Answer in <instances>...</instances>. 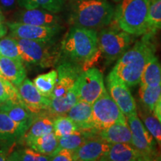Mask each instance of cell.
Wrapping results in <instances>:
<instances>
[{
  "mask_svg": "<svg viewBox=\"0 0 161 161\" xmlns=\"http://www.w3.org/2000/svg\"><path fill=\"white\" fill-rule=\"evenodd\" d=\"M60 51L63 60L78 64L83 71L90 69L102 57L98 47L97 31L72 25L62 41Z\"/></svg>",
  "mask_w": 161,
  "mask_h": 161,
  "instance_id": "obj_1",
  "label": "cell"
},
{
  "mask_svg": "<svg viewBox=\"0 0 161 161\" xmlns=\"http://www.w3.org/2000/svg\"><path fill=\"white\" fill-rule=\"evenodd\" d=\"M152 37L148 34L143 35L140 41L119 58L113 69L129 87L140 84L145 66L151 58L155 55L156 49L152 41Z\"/></svg>",
  "mask_w": 161,
  "mask_h": 161,
  "instance_id": "obj_2",
  "label": "cell"
},
{
  "mask_svg": "<svg viewBox=\"0 0 161 161\" xmlns=\"http://www.w3.org/2000/svg\"><path fill=\"white\" fill-rule=\"evenodd\" d=\"M69 23L72 25L90 29L105 27L111 23L114 8L106 0H75Z\"/></svg>",
  "mask_w": 161,
  "mask_h": 161,
  "instance_id": "obj_3",
  "label": "cell"
},
{
  "mask_svg": "<svg viewBox=\"0 0 161 161\" xmlns=\"http://www.w3.org/2000/svg\"><path fill=\"white\" fill-rule=\"evenodd\" d=\"M151 0H121L114 9L111 25L130 35L146 33Z\"/></svg>",
  "mask_w": 161,
  "mask_h": 161,
  "instance_id": "obj_4",
  "label": "cell"
},
{
  "mask_svg": "<svg viewBox=\"0 0 161 161\" xmlns=\"http://www.w3.org/2000/svg\"><path fill=\"white\" fill-rule=\"evenodd\" d=\"M24 65L51 67L57 64L60 52L53 47L54 42H40L16 38Z\"/></svg>",
  "mask_w": 161,
  "mask_h": 161,
  "instance_id": "obj_5",
  "label": "cell"
},
{
  "mask_svg": "<svg viewBox=\"0 0 161 161\" xmlns=\"http://www.w3.org/2000/svg\"><path fill=\"white\" fill-rule=\"evenodd\" d=\"M130 43V35L113 25L103 29L98 35V47L108 63L119 59Z\"/></svg>",
  "mask_w": 161,
  "mask_h": 161,
  "instance_id": "obj_6",
  "label": "cell"
},
{
  "mask_svg": "<svg viewBox=\"0 0 161 161\" xmlns=\"http://www.w3.org/2000/svg\"><path fill=\"white\" fill-rule=\"evenodd\" d=\"M94 125L98 132L115 123H127V119L105 88L92 104Z\"/></svg>",
  "mask_w": 161,
  "mask_h": 161,
  "instance_id": "obj_7",
  "label": "cell"
},
{
  "mask_svg": "<svg viewBox=\"0 0 161 161\" xmlns=\"http://www.w3.org/2000/svg\"><path fill=\"white\" fill-rule=\"evenodd\" d=\"M127 120L131 131L132 146L142 154L146 161L158 160L160 157L157 148L158 143L142 120L138 118L137 114L128 116Z\"/></svg>",
  "mask_w": 161,
  "mask_h": 161,
  "instance_id": "obj_8",
  "label": "cell"
},
{
  "mask_svg": "<svg viewBox=\"0 0 161 161\" xmlns=\"http://www.w3.org/2000/svg\"><path fill=\"white\" fill-rule=\"evenodd\" d=\"M75 85L79 100L91 104L105 89L102 72L96 67H91L82 72L76 80Z\"/></svg>",
  "mask_w": 161,
  "mask_h": 161,
  "instance_id": "obj_9",
  "label": "cell"
},
{
  "mask_svg": "<svg viewBox=\"0 0 161 161\" xmlns=\"http://www.w3.org/2000/svg\"><path fill=\"white\" fill-rule=\"evenodd\" d=\"M106 84L110 96L114 100L125 116L137 114V108L129 86L125 83L114 71L106 78Z\"/></svg>",
  "mask_w": 161,
  "mask_h": 161,
  "instance_id": "obj_10",
  "label": "cell"
},
{
  "mask_svg": "<svg viewBox=\"0 0 161 161\" xmlns=\"http://www.w3.org/2000/svg\"><path fill=\"white\" fill-rule=\"evenodd\" d=\"M9 36L19 39H28L40 42H54L59 35L60 26L47 27L29 25L19 22H7Z\"/></svg>",
  "mask_w": 161,
  "mask_h": 161,
  "instance_id": "obj_11",
  "label": "cell"
},
{
  "mask_svg": "<svg viewBox=\"0 0 161 161\" xmlns=\"http://www.w3.org/2000/svg\"><path fill=\"white\" fill-rule=\"evenodd\" d=\"M17 90L22 102L31 113L37 115L47 112L50 103L49 98L40 93L29 78H25L17 86Z\"/></svg>",
  "mask_w": 161,
  "mask_h": 161,
  "instance_id": "obj_12",
  "label": "cell"
},
{
  "mask_svg": "<svg viewBox=\"0 0 161 161\" xmlns=\"http://www.w3.org/2000/svg\"><path fill=\"white\" fill-rule=\"evenodd\" d=\"M57 72V83L49 98H58L65 95L72 88L83 70L81 66L77 64L68 60H62L58 66Z\"/></svg>",
  "mask_w": 161,
  "mask_h": 161,
  "instance_id": "obj_13",
  "label": "cell"
},
{
  "mask_svg": "<svg viewBox=\"0 0 161 161\" xmlns=\"http://www.w3.org/2000/svg\"><path fill=\"white\" fill-rule=\"evenodd\" d=\"M111 144L101 138L98 134L92 136L75 150L76 160H101L109 151Z\"/></svg>",
  "mask_w": 161,
  "mask_h": 161,
  "instance_id": "obj_14",
  "label": "cell"
},
{
  "mask_svg": "<svg viewBox=\"0 0 161 161\" xmlns=\"http://www.w3.org/2000/svg\"><path fill=\"white\" fill-rule=\"evenodd\" d=\"M15 22L39 26H60V19L55 14L43 8L25 9L16 15Z\"/></svg>",
  "mask_w": 161,
  "mask_h": 161,
  "instance_id": "obj_15",
  "label": "cell"
},
{
  "mask_svg": "<svg viewBox=\"0 0 161 161\" xmlns=\"http://www.w3.org/2000/svg\"><path fill=\"white\" fill-rule=\"evenodd\" d=\"M66 115L75 122L79 130L98 133L94 125L91 104L78 100Z\"/></svg>",
  "mask_w": 161,
  "mask_h": 161,
  "instance_id": "obj_16",
  "label": "cell"
},
{
  "mask_svg": "<svg viewBox=\"0 0 161 161\" xmlns=\"http://www.w3.org/2000/svg\"><path fill=\"white\" fill-rule=\"evenodd\" d=\"M29 128L27 125L18 123L7 114L0 112V142L11 145L21 140Z\"/></svg>",
  "mask_w": 161,
  "mask_h": 161,
  "instance_id": "obj_17",
  "label": "cell"
},
{
  "mask_svg": "<svg viewBox=\"0 0 161 161\" xmlns=\"http://www.w3.org/2000/svg\"><path fill=\"white\" fill-rule=\"evenodd\" d=\"M0 71L5 79L17 87L26 78L27 72L23 62L0 55Z\"/></svg>",
  "mask_w": 161,
  "mask_h": 161,
  "instance_id": "obj_18",
  "label": "cell"
},
{
  "mask_svg": "<svg viewBox=\"0 0 161 161\" xmlns=\"http://www.w3.org/2000/svg\"><path fill=\"white\" fill-rule=\"evenodd\" d=\"M102 161H144V158L130 143L112 144Z\"/></svg>",
  "mask_w": 161,
  "mask_h": 161,
  "instance_id": "obj_19",
  "label": "cell"
},
{
  "mask_svg": "<svg viewBox=\"0 0 161 161\" xmlns=\"http://www.w3.org/2000/svg\"><path fill=\"white\" fill-rule=\"evenodd\" d=\"M50 103L47 113L54 119L66 115L70 108L79 100L77 88L75 84L65 95L58 98H49Z\"/></svg>",
  "mask_w": 161,
  "mask_h": 161,
  "instance_id": "obj_20",
  "label": "cell"
},
{
  "mask_svg": "<svg viewBox=\"0 0 161 161\" xmlns=\"http://www.w3.org/2000/svg\"><path fill=\"white\" fill-rule=\"evenodd\" d=\"M53 123L54 118L47 112L37 114L22 140L27 143L33 139L52 132Z\"/></svg>",
  "mask_w": 161,
  "mask_h": 161,
  "instance_id": "obj_21",
  "label": "cell"
},
{
  "mask_svg": "<svg viewBox=\"0 0 161 161\" xmlns=\"http://www.w3.org/2000/svg\"><path fill=\"white\" fill-rule=\"evenodd\" d=\"M0 112L7 114L10 118L18 123L31 125L37 116L33 114L22 102H7L0 104Z\"/></svg>",
  "mask_w": 161,
  "mask_h": 161,
  "instance_id": "obj_22",
  "label": "cell"
},
{
  "mask_svg": "<svg viewBox=\"0 0 161 161\" xmlns=\"http://www.w3.org/2000/svg\"><path fill=\"white\" fill-rule=\"evenodd\" d=\"M101 138L110 144L130 143L131 131L127 123H115L98 133ZM131 144V143H130Z\"/></svg>",
  "mask_w": 161,
  "mask_h": 161,
  "instance_id": "obj_23",
  "label": "cell"
},
{
  "mask_svg": "<svg viewBox=\"0 0 161 161\" xmlns=\"http://www.w3.org/2000/svg\"><path fill=\"white\" fill-rule=\"evenodd\" d=\"M140 85H161V64L158 58L154 55L145 66L140 78Z\"/></svg>",
  "mask_w": 161,
  "mask_h": 161,
  "instance_id": "obj_24",
  "label": "cell"
},
{
  "mask_svg": "<svg viewBox=\"0 0 161 161\" xmlns=\"http://www.w3.org/2000/svg\"><path fill=\"white\" fill-rule=\"evenodd\" d=\"M25 144L28 147L40 154L50 156L58 148V138L55 136V133L52 131L45 135L33 139Z\"/></svg>",
  "mask_w": 161,
  "mask_h": 161,
  "instance_id": "obj_25",
  "label": "cell"
},
{
  "mask_svg": "<svg viewBox=\"0 0 161 161\" xmlns=\"http://www.w3.org/2000/svg\"><path fill=\"white\" fill-rule=\"evenodd\" d=\"M97 134L98 133L86 132L78 130L73 134L58 139V147L57 149L66 148V149L75 151L86 140Z\"/></svg>",
  "mask_w": 161,
  "mask_h": 161,
  "instance_id": "obj_26",
  "label": "cell"
},
{
  "mask_svg": "<svg viewBox=\"0 0 161 161\" xmlns=\"http://www.w3.org/2000/svg\"><path fill=\"white\" fill-rule=\"evenodd\" d=\"M18 5L25 9L40 8L57 14L63 9L64 0H18Z\"/></svg>",
  "mask_w": 161,
  "mask_h": 161,
  "instance_id": "obj_27",
  "label": "cell"
},
{
  "mask_svg": "<svg viewBox=\"0 0 161 161\" xmlns=\"http://www.w3.org/2000/svg\"><path fill=\"white\" fill-rule=\"evenodd\" d=\"M139 113L145 127L156 140L161 150V122L153 111L145 108V110H141Z\"/></svg>",
  "mask_w": 161,
  "mask_h": 161,
  "instance_id": "obj_28",
  "label": "cell"
},
{
  "mask_svg": "<svg viewBox=\"0 0 161 161\" xmlns=\"http://www.w3.org/2000/svg\"><path fill=\"white\" fill-rule=\"evenodd\" d=\"M58 80L57 70H52L47 73L42 74L36 77L33 80L37 89L46 97H50L55 88Z\"/></svg>",
  "mask_w": 161,
  "mask_h": 161,
  "instance_id": "obj_29",
  "label": "cell"
},
{
  "mask_svg": "<svg viewBox=\"0 0 161 161\" xmlns=\"http://www.w3.org/2000/svg\"><path fill=\"white\" fill-rule=\"evenodd\" d=\"M161 95V85L142 86L140 85L139 96L142 105L147 110L153 111L154 106Z\"/></svg>",
  "mask_w": 161,
  "mask_h": 161,
  "instance_id": "obj_30",
  "label": "cell"
},
{
  "mask_svg": "<svg viewBox=\"0 0 161 161\" xmlns=\"http://www.w3.org/2000/svg\"><path fill=\"white\" fill-rule=\"evenodd\" d=\"M161 29V0L151 2L146 34L154 36Z\"/></svg>",
  "mask_w": 161,
  "mask_h": 161,
  "instance_id": "obj_31",
  "label": "cell"
},
{
  "mask_svg": "<svg viewBox=\"0 0 161 161\" xmlns=\"http://www.w3.org/2000/svg\"><path fill=\"white\" fill-rule=\"evenodd\" d=\"M78 130L75 122L66 115L60 116L54 119L53 132L58 139L73 134Z\"/></svg>",
  "mask_w": 161,
  "mask_h": 161,
  "instance_id": "obj_32",
  "label": "cell"
},
{
  "mask_svg": "<svg viewBox=\"0 0 161 161\" xmlns=\"http://www.w3.org/2000/svg\"><path fill=\"white\" fill-rule=\"evenodd\" d=\"M7 160L9 161H47L49 156L44 155L36 152L31 148H23L11 153L8 155Z\"/></svg>",
  "mask_w": 161,
  "mask_h": 161,
  "instance_id": "obj_33",
  "label": "cell"
},
{
  "mask_svg": "<svg viewBox=\"0 0 161 161\" xmlns=\"http://www.w3.org/2000/svg\"><path fill=\"white\" fill-rule=\"evenodd\" d=\"M7 102H22V101L17 87L8 80L0 77V104Z\"/></svg>",
  "mask_w": 161,
  "mask_h": 161,
  "instance_id": "obj_34",
  "label": "cell"
},
{
  "mask_svg": "<svg viewBox=\"0 0 161 161\" xmlns=\"http://www.w3.org/2000/svg\"><path fill=\"white\" fill-rule=\"evenodd\" d=\"M0 55L23 61L20 57L19 46L17 40L11 36L4 37L0 39Z\"/></svg>",
  "mask_w": 161,
  "mask_h": 161,
  "instance_id": "obj_35",
  "label": "cell"
},
{
  "mask_svg": "<svg viewBox=\"0 0 161 161\" xmlns=\"http://www.w3.org/2000/svg\"><path fill=\"white\" fill-rule=\"evenodd\" d=\"M49 160L52 161H75L76 160L75 151L66 148L56 149L53 154L49 156Z\"/></svg>",
  "mask_w": 161,
  "mask_h": 161,
  "instance_id": "obj_36",
  "label": "cell"
},
{
  "mask_svg": "<svg viewBox=\"0 0 161 161\" xmlns=\"http://www.w3.org/2000/svg\"><path fill=\"white\" fill-rule=\"evenodd\" d=\"M8 31V28L7 25V22L5 20L3 10L0 8V39L5 37Z\"/></svg>",
  "mask_w": 161,
  "mask_h": 161,
  "instance_id": "obj_37",
  "label": "cell"
},
{
  "mask_svg": "<svg viewBox=\"0 0 161 161\" xmlns=\"http://www.w3.org/2000/svg\"><path fill=\"white\" fill-rule=\"evenodd\" d=\"M17 4L18 0H0V8L5 11L13 10Z\"/></svg>",
  "mask_w": 161,
  "mask_h": 161,
  "instance_id": "obj_38",
  "label": "cell"
},
{
  "mask_svg": "<svg viewBox=\"0 0 161 161\" xmlns=\"http://www.w3.org/2000/svg\"><path fill=\"white\" fill-rule=\"evenodd\" d=\"M153 112H154L156 117L158 119V120L161 122V95L160 96V98H159L158 101L157 102L155 106H154Z\"/></svg>",
  "mask_w": 161,
  "mask_h": 161,
  "instance_id": "obj_39",
  "label": "cell"
},
{
  "mask_svg": "<svg viewBox=\"0 0 161 161\" xmlns=\"http://www.w3.org/2000/svg\"><path fill=\"white\" fill-rule=\"evenodd\" d=\"M8 155L7 152L5 151L0 149V161H5L7 160Z\"/></svg>",
  "mask_w": 161,
  "mask_h": 161,
  "instance_id": "obj_40",
  "label": "cell"
},
{
  "mask_svg": "<svg viewBox=\"0 0 161 161\" xmlns=\"http://www.w3.org/2000/svg\"><path fill=\"white\" fill-rule=\"evenodd\" d=\"M114 2H120L121 0H113Z\"/></svg>",
  "mask_w": 161,
  "mask_h": 161,
  "instance_id": "obj_41",
  "label": "cell"
},
{
  "mask_svg": "<svg viewBox=\"0 0 161 161\" xmlns=\"http://www.w3.org/2000/svg\"><path fill=\"white\" fill-rule=\"evenodd\" d=\"M0 77H3V75H2V72L0 71Z\"/></svg>",
  "mask_w": 161,
  "mask_h": 161,
  "instance_id": "obj_42",
  "label": "cell"
},
{
  "mask_svg": "<svg viewBox=\"0 0 161 161\" xmlns=\"http://www.w3.org/2000/svg\"><path fill=\"white\" fill-rule=\"evenodd\" d=\"M153 1H155V0H151V2H153Z\"/></svg>",
  "mask_w": 161,
  "mask_h": 161,
  "instance_id": "obj_43",
  "label": "cell"
}]
</instances>
